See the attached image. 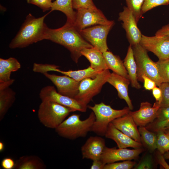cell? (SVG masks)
I'll return each instance as SVG.
<instances>
[{"instance_id": "6da1fadb", "label": "cell", "mask_w": 169, "mask_h": 169, "mask_svg": "<svg viewBox=\"0 0 169 169\" xmlns=\"http://www.w3.org/2000/svg\"><path fill=\"white\" fill-rule=\"evenodd\" d=\"M45 39L50 40L66 48L70 52L71 57L76 63L82 56L81 51L83 49L93 47L84 38L74 25L67 22L58 28L48 27Z\"/></svg>"}, {"instance_id": "7a4b0ae2", "label": "cell", "mask_w": 169, "mask_h": 169, "mask_svg": "<svg viewBox=\"0 0 169 169\" xmlns=\"http://www.w3.org/2000/svg\"><path fill=\"white\" fill-rule=\"evenodd\" d=\"M51 12L38 18L29 13L16 35L10 43L9 47L11 49L24 48L45 39L48 27L44 20Z\"/></svg>"}, {"instance_id": "3957f363", "label": "cell", "mask_w": 169, "mask_h": 169, "mask_svg": "<svg viewBox=\"0 0 169 169\" xmlns=\"http://www.w3.org/2000/svg\"><path fill=\"white\" fill-rule=\"evenodd\" d=\"M95 119L93 111L84 120H80V115L74 114L65 119L55 129L59 136L69 139L84 137L91 131Z\"/></svg>"}, {"instance_id": "277c9868", "label": "cell", "mask_w": 169, "mask_h": 169, "mask_svg": "<svg viewBox=\"0 0 169 169\" xmlns=\"http://www.w3.org/2000/svg\"><path fill=\"white\" fill-rule=\"evenodd\" d=\"M73 109L51 101H42L38 112V119L45 127L56 128L72 112Z\"/></svg>"}, {"instance_id": "5b68a950", "label": "cell", "mask_w": 169, "mask_h": 169, "mask_svg": "<svg viewBox=\"0 0 169 169\" xmlns=\"http://www.w3.org/2000/svg\"><path fill=\"white\" fill-rule=\"evenodd\" d=\"M88 107L94 112L95 116L91 131L101 136H105L109 124L113 120L128 113L130 111L128 107L121 110L114 109L102 102L93 106L88 105Z\"/></svg>"}, {"instance_id": "8992f818", "label": "cell", "mask_w": 169, "mask_h": 169, "mask_svg": "<svg viewBox=\"0 0 169 169\" xmlns=\"http://www.w3.org/2000/svg\"><path fill=\"white\" fill-rule=\"evenodd\" d=\"M137 67L138 81L143 82L142 76L145 75L154 81L159 87L163 83L159 75L156 62L149 57L147 50L140 44L132 46Z\"/></svg>"}, {"instance_id": "52a82bcc", "label": "cell", "mask_w": 169, "mask_h": 169, "mask_svg": "<svg viewBox=\"0 0 169 169\" xmlns=\"http://www.w3.org/2000/svg\"><path fill=\"white\" fill-rule=\"evenodd\" d=\"M110 74L107 69L99 73L94 79L87 78L81 80L78 93L74 98L87 105L93 97L100 92Z\"/></svg>"}, {"instance_id": "ba28073f", "label": "cell", "mask_w": 169, "mask_h": 169, "mask_svg": "<svg viewBox=\"0 0 169 169\" xmlns=\"http://www.w3.org/2000/svg\"><path fill=\"white\" fill-rule=\"evenodd\" d=\"M114 22L108 20L99 9L82 8L76 10L74 25L79 31L97 25H108Z\"/></svg>"}, {"instance_id": "9c48e42d", "label": "cell", "mask_w": 169, "mask_h": 169, "mask_svg": "<svg viewBox=\"0 0 169 169\" xmlns=\"http://www.w3.org/2000/svg\"><path fill=\"white\" fill-rule=\"evenodd\" d=\"M114 24L97 25L87 28L79 32L87 42L102 53L108 50L107 44V35Z\"/></svg>"}, {"instance_id": "30bf717a", "label": "cell", "mask_w": 169, "mask_h": 169, "mask_svg": "<svg viewBox=\"0 0 169 169\" xmlns=\"http://www.w3.org/2000/svg\"><path fill=\"white\" fill-rule=\"evenodd\" d=\"M39 96L41 101H51L64 106L83 112H85L88 107L86 105L74 98H70L59 93L53 86L48 85L40 90Z\"/></svg>"}, {"instance_id": "8fae6325", "label": "cell", "mask_w": 169, "mask_h": 169, "mask_svg": "<svg viewBox=\"0 0 169 169\" xmlns=\"http://www.w3.org/2000/svg\"><path fill=\"white\" fill-rule=\"evenodd\" d=\"M139 44L154 53L159 60L169 59V35L149 37L142 34Z\"/></svg>"}, {"instance_id": "7c38bea8", "label": "cell", "mask_w": 169, "mask_h": 169, "mask_svg": "<svg viewBox=\"0 0 169 169\" xmlns=\"http://www.w3.org/2000/svg\"><path fill=\"white\" fill-rule=\"evenodd\" d=\"M118 19L122 22L127 39L132 46L139 44L142 34L137 26L135 18L132 11L127 7L119 14Z\"/></svg>"}, {"instance_id": "4fadbf2b", "label": "cell", "mask_w": 169, "mask_h": 169, "mask_svg": "<svg viewBox=\"0 0 169 169\" xmlns=\"http://www.w3.org/2000/svg\"><path fill=\"white\" fill-rule=\"evenodd\" d=\"M43 74L56 86L60 94L74 98L79 92L80 82L66 75L60 76L48 72Z\"/></svg>"}, {"instance_id": "5bb4252c", "label": "cell", "mask_w": 169, "mask_h": 169, "mask_svg": "<svg viewBox=\"0 0 169 169\" xmlns=\"http://www.w3.org/2000/svg\"><path fill=\"white\" fill-rule=\"evenodd\" d=\"M142 151L141 148L129 149L106 146L100 160L105 164L119 161L131 160L137 159Z\"/></svg>"}, {"instance_id": "9a60e30c", "label": "cell", "mask_w": 169, "mask_h": 169, "mask_svg": "<svg viewBox=\"0 0 169 169\" xmlns=\"http://www.w3.org/2000/svg\"><path fill=\"white\" fill-rule=\"evenodd\" d=\"M160 106V104L156 101L153 105L148 102H142L138 110L133 112L130 111L129 113L137 126H145L156 118L157 111Z\"/></svg>"}, {"instance_id": "2e32d148", "label": "cell", "mask_w": 169, "mask_h": 169, "mask_svg": "<svg viewBox=\"0 0 169 169\" xmlns=\"http://www.w3.org/2000/svg\"><path fill=\"white\" fill-rule=\"evenodd\" d=\"M105 147L104 138L99 136H91L81 147L82 158L93 161L100 160Z\"/></svg>"}, {"instance_id": "e0dca14e", "label": "cell", "mask_w": 169, "mask_h": 169, "mask_svg": "<svg viewBox=\"0 0 169 169\" xmlns=\"http://www.w3.org/2000/svg\"><path fill=\"white\" fill-rule=\"evenodd\" d=\"M111 123L116 128L125 134L141 143L140 135L137 126L129 113L115 119Z\"/></svg>"}, {"instance_id": "ac0fdd59", "label": "cell", "mask_w": 169, "mask_h": 169, "mask_svg": "<svg viewBox=\"0 0 169 169\" xmlns=\"http://www.w3.org/2000/svg\"><path fill=\"white\" fill-rule=\"evenodd\" d=\"M105 136L112 140L116 143L118 147L120 148L132 147L134 149L141 148V143L137 142L122 133L110 122L109 125Z\"/></svg>"}, {"instance_id": "d6986e66", "label": "cell", "mask_w": 169, "mask_h": 169, "mask_svg": "<svg viewBox=\"0 0 169 169\" xmlns=\"http://www.w3.org/2000/svg\"><path fill=\"white\" fill-rule=\"evenodd\" d=\"M15 79L0 82V120L1 121L9 109L14 103L16 93L9 87L14 82Z\"/></svg>"}, {"instance_id": "ffe728a7", "label": "cell", "mask_w": 169, "mask_h": 169, "mask_svg": "<svg viewBox=\"0 0 169 169\" xmlns=\"http://www.w3.org/2000/svg\"><path fill=\"white\" fill-rule=\"evenodd\" d=\"M116 90L119 97L124 100L130 110L133 106L128 95V88L130 81L128 79L114 72L111 73L107 82Z\"/></svg>"}, {"instance_id": "44dd1931", "label": "cell", "mask_w": 169, "mask_h": 169, "mask_svg": "<svg viewBox=\"0 0 169 169\" xmlns=\"http://www.w3.org/2000/svg\"><path fill=\"white\" fill-rule=\"evenodd\" d=\"M81 54L89 60L90 66L94 69L100 71L108 69L103 53L97 48L93 47L84 48Z\"/></svg>"}, {"instance_id": "7402d4cb", "label": "cell", "mask_w": 169, "mask_h": 169, "mask_svg": "<svg viewBox=\"0 0 169 169\" xmlns=\"http://www.w3.org/2000/svg\"><path fill=\"white\" fill-rule=\"evenodd\" d=\"M124 64L127 72L131 86L139 89L141 86L137 78V65L134 57L132 46H129L126 56L124 60Z\"/></svg>"}, {"instance_id": "603a6c76", "label": "cell", "mask_w": 169, "mask_h": 169, "mask_svg": "<svg viewBox=\"0 0 169 169\" xmlns=\"http://www.w3.org/2000/svg\"><path fill=\"white\" fill-rule=\"evenodd\" d=\"M103 54L108 69H111L113 72L129 79L124 63L119 56L114 54L108 51L103 53Z\"/></svg>"}, {"instance_id": "cb8c5ba5", "label": "cell", "mask_w": 169, "mask_h": 169, "mask_svg": "<svg viewBox=\"0 0 169 169\" xmlns=\"http://www.w3.org/2000/svg\"><path fill=\"white\" fill-rule=\"evenodd\" d=\"M73 7L72 0H56L52 2L51 11L57 10L65 14L66 22L74 25L76 14Z\"/></svg>"}, {"instance_id": "d4e9b609", "label": "cell", "mask_w": 169, "mask_h": 169, "mask_svg": "<svg viewBox=\"0 0 169 169\" xmlns=\"http://www.w3.org/2000/svg\"><path fill=\"white\" fill-rule=\"evenodd\" d=\"M46 166L43 161L35 156H24L15 161V169H44Z\"/></svg>"}, {"instance_id": "484cf974", "label": "cell", "mask_w": 169, "mask_h": 169, "mask_svg": "<svg viewBox=\"0 0 169 169\" xmlns=\"http://www.w3.org/2000/svg\"><path fill=\"white\" fill-rule=\"evenodd\" d=\"M138 130L141 141L150 151H154L157 149L156 134L148 131L145 126H139Z\"/></svg>"}, {"instance_id": "4316f807", "label": "cell", "mask_w": 169, "mask_h": 169, "mask_svg": "<svg viewBox=\"0 0 169 169\" xmlns=\"http://www.w3.org/2000/svg\"><path fill=\"white\" fill-rule=\"evenodd\" d=\"M156 131L157 149L159 152L163 154L169 151V138L162 129H159Z\"/></svg>"}, {"instance_id": "83f0119b", "label": "cell", "mask_w": 169, "mask_h": 169, "mask_svg": "<svg viewBox=\"0 0 169 169\" xmlns=\"http://www.w3.org/2000/svg\"><path fill=\"white\" fill-rule=\"evenodd\" d=\"M127 7L132 12L137 23L141 17V8L145 0H125Z\"/></svg>"}, {"instance_id": "f1b7e54d", "label": "cell", "mask_w": 169, "mask_h": 169, "mask_svg": "<svg viewBox=\"0 0 169 169\" xmlns=\"http://www.w3.org/2000/svg\"><path fill=\"white\" fill-rule=\"evenodd\" d=\"M156 64L163 83H169V59L159 60Z\"/></svg>"}, {"instance_id": "f546056e", "label": "cell", "mask_w": 169, "mask_h": 169, "mask_svg": "<svg viewBox=\"0 0 169 169\" xmlns=\"http://www.w3.org/2000/svg\"><path fill=\"white\" fill-rule=\"evenodd\" d=\"M0 65H1L11 72L18 70L21 68L20 64L17 59L10 57L6 59L0 58Z\"/></svg>"}, {"instance_id": "4dcf8cb0", "label": "cell", "mask_w": 169, "mask_h": 169, "mask_svg": "<svg viewBox=\"0 0 169 169\" xmlns=\"http://www.w3.org/2000/svg\"><path fill=\"white\" fill-rule=\"evenodd\" d=\"M136 164L135 162L131 160H125L121 162L106 164L103 169H131Z\"/></svg>"}, {"instance_id": "1f68e13d", "label": "cell", "mask_w": 169, "mask_h": 169, "mask_svg": "<svg viewBox=\"0 0 169 169\" xmlns=\"http://www.w3.org/2000/svg\"><path fill=\"white\" fill-rule=\"evenodd\" d=\"M169 4V0H145L141 8L143 14L151 9L161 5Z\"/></svg>"}, {"instance_id": "d6a6232c", "label": "cell", "mask_w": 169, "mask_h": 169, "mask_svg": "<svg viewBox=\"0 0 169 169\" xmlns=\"http://www.w3.org/2000/svg\"><path fill=\"white\" fill-rule=\"evenodd\" d=\"M72 4L73 9L76 10L82 8H97L93 0H72Z\"/></svg>"}, {"instance_id": "836d02e7", "label": "cell", "mask_w": 169, "mask_h": 169, "mask_svg": "<svg viewBox=\"0 0 169 169\" xmlns=\"http://www.w3.org/2000/svg\"><path fill=\"white\" fill-rule=\"evenodd\" d=\"M159 87L162 92L161 106H169V83L163 82Z\"/></svg>"}, {"instance_id": "e575fe53", "label": "cell", "mask_w": 169, "mask_h": 169, "mask_svg": "<svg viewBox=\"0 0 169 169\" xmlns=\"http://www.w3.org/2000/svg\"><path fill=\"white\" fill-rule=\"evenodd\" d=\"M26 1L28 4L38 7L44 12L51 10L52 3L50 0H26Z\"/></svg>"}, {"instance_id": "d590c367", "label": "cell", "mask_w": 169, "mask_h": 169, "mask_svg": "<svg viewBox=\"0 0 169 169\" xmlns=\"http://www.w3.org/2000/svg\"><path fill=\"white\" fill-rule=\"evenodd\" d=\"M156 118V124L169 119V106H161L157 111Z\"/></svg>"}, {"instance_id": "8d00e7d4", "label": "cell", "mask_w": 169, "mask_h": 169, "mask_svg": "<svg viewBox=\"0 0 169 169\" xmlns=\"http://www.w3.org/2000/svg\"><path fill=\"white\" fill-rule=\"evenodd\" d=\"M152 167L151 157L150 156L146 157L135 167V169H148Z\"/></svg>"}, {"instance_id": "74e56055", "label": "cell", "mask_w": 169, "mask_h": 169, "mask_svg": "<svg viewBox=\"0 0 169 169\" xmlns=\"http://www.w3.org/2000/svg\"><path fill=\"white\" fill-rule=\"evenodd\" d=\"M11 72L0 65V82H4L10 80Z\"/></svg>"}, {"instance_id": "f35d334b", "label": "cell", "mask_w": 169, "mask_h": 169, "mask_svg": "<svg viewBox=\"0 0 169 169\" xmlns=\"http://www.w3.org/2000/svg\"><path fill=\"white\" fill-rule=\"evenodd\" d=\"M142 79L144 82V87L146 90H152L157 86L154 81L145 75L142 76Z\"/></svg>"}, {"instance_id": "ab89813d", "label": "cell", "mask_w": 169, "mask_h": 169, "mask_svg": "<svg viewBox=\"0 0 169 169\" xmlns=\"http://www.w3.org/2000/svg\"><path fill=\"white\" fill-rule=\"evenodd\" d=\"M15 162L10 157H6L3 159L1 161L2 167L4 169H14Z\"/></svg>"}, {"instance_id": "60d3db41", "label": "cell", "mask_w": 169, "mask_h": 169, "mask_svg": "<svg viewBox=\"0 0 169 169\" xmlns=\"http://www.w3.org/2000/svg\"><path fill=\"white\" fill-rule=\"evenodd\" d=\"M152 94L156 101L160 104L162 98V92L160 88L156 86L152 90Z\"/></svg>"}, {"instance_id": "b9f144b4", "label": "cell", "mask_w": 169, "mask_h": 169, "mask_svg": "<svg viewBox=\"0 0 169 169\" xmlns=\"http://www.w3.org/2000/svg\"><path fill=\"white\" fill-rule=\"evenodd\" d=\"M157 158L158 163L162 167L166 169H169V165L165 161L163 154L159 152L157 154Z\"/></svg>"}, {"instance_id": "7bdbcfd3", "label": "cell", "mask_w": 169, "mask_h": 169, "mask_svg": "<svg viewBox=\"0 0 169 169\" xmlns=\"http://www.w3.org/2000/svg\"><path fill=\"white\" fill-rule=\"evenodd\" d=\"M169 35V24L162 27L155 33V36L161 37Z\"/></svg>"}, {"instance_id": "ee69618b", "label": "cell", "mask_w": 169, "mask_h": 169, "mask_svg": "<svg viewBox=\"0 0 169 169\" xmlns=\"http://www.w3.org/2000/svg\"><path fill=\"white\" fill-rule=\"evenodd\" d=\"M105 164L100 160H94L90 169H103Z\"/></svg>"}, {"instance_id": "f6af8a7d", "label": "cell", "mask_w": 169, "mask_h": 169, "mask_svg": "<svg viewBox=\"0 0 169 169\" xmlns=\"http://www.w3.org/2000/svg\"><path fill=\"white\" fill-rule=\"evenodd\" d=\"M169 122V119L167 120L156 123L155 131H156L157 130L159 129L162 128Z\"/></svg>"}, {"instance_id": "bcb514c9", "label": "cell", "mask_w": 169, "mask_h": 169, "mask_svg": "<svg viewBox=\"0 0 169 169\" xmlns=\"http://www.w3.org/2000/svg\"><path fill=\"white\" fill-rule=\"evenodd\" d=\"M160 129L163 130L166 133L169 132V122L166 124L163 127Z\"/></svg>"}, {"instance_id": "7dc6e473", "label": "cell", "mask_w": 169, "mask_h": 169, "mask_svg": "<svg viewBox=\"0 0 169 169\" xmlns=\"http://www.w3.org/2000/svg\"><path fill=\"white\" fill-rule=\"evenodd\" d=\"M4 143L2 141H0V151L2 152L4 150Z\"/></svg>"}, {"instance_id": "c3c4849f", "label": "cell", "mask_w": 169, "mask_h": 169, "mask_svg": "<svg viewBox=\"0 0 169 169\" xmlns=\"http://www.w3.org/2000/svg\"><path fill=\"white\" fill-rule=\"evenodd\" d=\"M163 156L165 159H169V151L165 152Z\"/></svg>"}, {"instance_id": "681fc988", "label": "cell", "mask_w": 169, "mask_h": 169, "mask_svg": "<svg viewBox=\"0 0 169 169\" xmlns=\"http://www.w3.org/2000/svg\"><path fill=\"white\" fill-rule=\"evenodd\" d=\"M166 133V134L167 135V136L169 138V132Z\"/></svg>"}, {"instance_id": "f907efd6", "label": "cell", "mask_w": 169, "mask_h": 169, "mask_svg": "<svg viewBox=\"0 0 169 169\" xmlns=\"http://www.w3.org/2000/svg\"><path fill=\"white\" fill-rule=\"evenodd\" d=\"M51 0V1H52L53 0Z\"/></svg>"}]
</instances>
